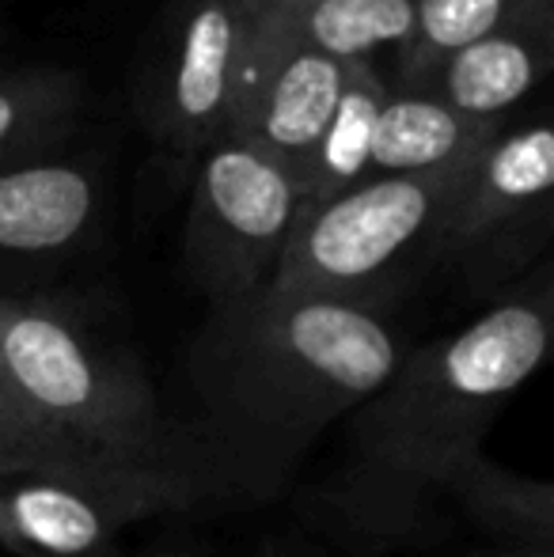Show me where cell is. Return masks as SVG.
Listing matches in <instances>:
<instances>
[{
    "mask_svg": "<svg viewBox=\"0 0 554 557\" xmlns=\"http://www.w3.org/2000/svg\"><path fill=\"white\" fill-rule=\"evenodd\" d=\"M551 326L554 285L540 265L467 326L410 345L346 418V447L316 490L319 520L369 550L429 543L448 512L444 482L540 372Z\"/></svg>",
    "mask_w": 554,
    "mask_h": 557,
    "instance_id": "1",
    "label": "cell"
},
{
    "mask_svg": "<svg viewBox=\"0 0 554 557\" xmlns=\"http://www.w3.org/2000/svg\"><path fill=\"white\" fill-rule=\"evenodd\" d=\"M407 349L392 308L377 304L262 285L209 308L186 349V383L221 478L244 490L285 482Z\"/></svg>",
    "mask_w": 554,
    "mask_h": 557,
    "instance_id": "2",
    "label": "cell"
},
{
    "mask_svg": "<svg viewBox=\"0 0 554 557\" xmlns=\"http://www.w3.org/2000/svg\"><path fill=\"white\" fill-rule=\"evenodd\" d=\"M0 398L53 451L175 462L148 375L69 304L0 293Z\"/></svg>",
    "mask_w": 554,
    "mask_h": 557,
    "instance_id": "3",
    "label": "cell"
},
{
    "mask_svg": "<svg viewBox=\"0 0 554 557\" xmlns=\"http://www.w3.org/2000/svg\"><path fill=\"white\" fill-rule=\"evenodd\" d=\"M201 482L178 462L96 459L0 444V550L12 557H114L130 528L194 505Z\"/></svg>",
    "mask_w": 554,
    "mask_h": 557,
    "instance_id": "4",
    "label": "cell"
},
{
    "mask_svg": "<svg viewBox=\"0 0 554 557\" xmlns=\"http://www.w3.org/2000/svg\"><path fill=\"white\" fill-rule=\"evenodd\" d=\"M467 171L372 175L296 224L270 285L281 293L392 308L403 273L433 262Z\"/></svg>",
    "mask_w": 554,
    "mask_h": 557,
    "instance_id": "5",
    "label": "cell"
},
{
    "mask_svg": "<svg viewBox=\"0 0 554 557\" xmlns=\"http://www.w3.org/2000/svg\"><path fill=\"white\" fill-rule=\"evenodd\" d=\"M300 221V186L281 163L236 137L194 156L183 265L209 300L232 304L270 285Z\"/></svg>",
    "mask_w": 554,
    "mask_h": 557,
    "instance_id": "6",
    "label": "cell"
},
{
    "mask_svg": "<svg viewBox=\"0 0 554 557\" xmlns=\"http://www.w3.org/2000/svg\"><path fill=\"white\" fill-rule=\"evenodd\" d=\"M554 133L547 122L497 129L471 163L441 227L433 262L452 265L479 300L532 273L554 227Z\"/></svg>",
    "mask_w": 554,
    "mask_h": 557,
    "instance_id": "7",
    "label": "cell"
},
{
    "mask_svg": "<svg viewBox=\"0 0 554 557\" xmlns=\"http://www.w3.org/2000/svg\"><path fill=\"white\" fill-rule=\"evenodd\" d=\"M247 35V0H171L137 91L156 145L194 160L224 137Z\"/></svg>",
    "mask_w": 554,
    "mask_h": 557,
    "instance_id": "8",
    "label": "cell"
},
{
    "mask_svg": "<svg viewBox=\"0 0 554 557\" xmlns=\"http://www.w3.org/2000/svg\"><path fill=\"white\" fill-rule=\"evenodd\" d=\"M346 69L304 46L293 27L251 23L224 137L259 148L300 186L304 168L346 88Z\"/></svg>",
    "mask_w": 554,
    "mask_h": 557,
    "instance_id": "9",
    "label": "cell"
},
{
    "mask_svg": "<svg viewBox=\"0 0 554 557\" xmlns=\"http://www.w3.org/2000/svg\"><path fill=\"white\" fill-rule=\"evenodd\" d=\"M99 175L81 160H30L0 171V262H61L99 221Z\"/></svg>",
    "mask_w": 554,
    "mask_h": 557,
    "instance_id": "10",
    "label": "cell"
},
{
    "mask_svg": "<svg viewBox=\"0 0 554 557\" xmlns=\"http://www.w3.org/2000/svg\"><path fill=\"white\" fill-rule=\"evenodd\" d=\"M551 23H520L444 58L421 91H433L464 117L505 122V114L532 96L551 73Z\"/></svg>",
    "mask_w": 554,
    "mask_h": 557,
    "instance_id": "11",
    "label": "cell"
},
{
    "mask_svg": "<svg viewBox=\"0 0 554 557\" xmlns=\"http://www.w3.org/2000/svg\"><path fill=\"white\" fill-rule=\"evenodd\" d=\"M502 122H479L452 111L433 91H387L372 133L369 175H444L464 171L497 137Z\"/></svg>",
    "mask_w": 554,
    "mask_h": 557,
    "instance_id": "12",
    "label": "cell"
},
{
    "mask_svg": "<svg viewBox=\"0 0 554 557\" xmlns=\"http://www.w3.org/2000/svg\"><path fill=\"white\" fill-rule=\"evenodd\" d=\"M444 508L464 516L497 546L554 550V485L490 459L487 447L452 470L444 482Z\"/></svg>",
    "mask_w": 554,
    "mask_h": 557,
    "instance_id": "13",
    "label": "cell"
},
{
    "mask_svg": "<svg viewBox=\"0 0 554 557\" xmlns=\"http://www.w3.org/2000/svg\"><path fill=\"white\" fill-rule=\"evenodd\" d=\"M387 99V84L377 61H354L346 69V88L338 96L331 122L311 152L300 175V221L319 206L346 194L349 186L365 183L372 160V133H377L380 107ZM296 221V224H300Z\"/></svg>",
    "mask_w": 554,
    "mask_h": 557,
    "instance_id": "14",
    "label": "cell"
},
{
    "mask_svg": "<svg viewBox=\"0 0 554 557\" xmlns=\"http://www.w3.org/2000/svg\"><path fill=\"white\" fill-rule=\"evenodd\" d=\"M520 23H554V0H418L415 35L399 50L403 84L421 91L444 58Z\"/></svg>",
    "mask_w": 554,
    "mask_h": 557,
    "instance_id": "15",
    "label": "cell"
},
{
    "mask_svg": "<svg viewBox=\"0 0 554 557\" xmlns=\"http://www.w3.org/2000/svg\"><path fill=\"white\" fill-rule=\"evenodd\" d=\"M81 114V76L65 69L0 73V171L46 160Z\"/></svg>",
    "mask_w": 554,
    "mask_h": 557,
    "instance_id": "16",
    "label": "cell"
},
{
    "mask_svg": "<svg viewBox=\"0 0 554 557\" xmlns=\"http://www.w3.org/2000/svg\"><path fill=\"white\" fill-rule=\"evenodd\" d=\"M418 0H319L304 15H296L293 30L316 53L354 65L377 61L380 50H395L415 35Z\"/></svg>",
    "mask_w": 554,
    "mask_h": 557,
    "instance_id": "17",
    "label": "cell"
},
{
    "mask_svg": "<svg viewBox=\"0 0 554 557\" xmlns=\"http://www.w3.org/2000/svg\"><path fill=\"white\" fill-rule=\"evenodd\" d=\"M319 0H247L251 23H267V27H293L296 15H304Z\"/></svg>",
    "mask_w": 554,
    "mask_h": 557,
    "instance_id": "18",
    "label": "cell"
},
{
    "mask_svg": "<svg viewBox=\"0 0 554 557\" xmlns=\"http://www.w3.org/2000/svg\"><path fill=\"white\" fill-rule=\"evenodd\" d=\"M0 444H35L27 433L20 429V421L12 418V410L4 406V398H0Z\"/></svg>",
    "mask_w": 554,
    "mask_h": 557,
    "instance_id": "19",
    "label": "cell"
},
{
    "mask_svg": "<svg viewBox=\"0 0 554 557\" xmlns=\"http://www.w3.org/2000/svg\"><path fill=\"white\" fill-rule=\"evenodd\" d=\"M452 557H551L547 550H525V546H487V550H467Z\"/></svg>",
    "mask_w": 554,
    "mask_h": 557,
    "instance_id": "20",
    "label": "cell"
},
{
    "mask_svg": "<svg viewBox=\"0 0 554 557\" xmlns=\"http://www.w3.org/2000/svg\"><path fill=\"white\" fill-rule=\"evenodd\" d=\"M163 557H186V554H163Z\"/></svg>",
    "mask_w": 554,
    "mask_h": 557,
    "instance_id": "21",
    "label": "cell"
}]
</instances>
